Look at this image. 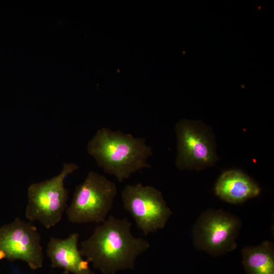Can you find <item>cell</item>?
Wrapping results in <instances>:
<instances>
[{"instance_id": "obj_10", "label": "cell", "mask_w": 274, "mask_h": 274, "mask_svg": "<svg viewBox=\"0 0 274 274\" xmlns=\"http://www.w3.org/2000/svg\"><path fill=\"white\" fill-rule=\"evenodd\" d=\"M215 194L232 204H240L259 195L261 188L250 177L239 170L223 173L215 186Z\"/></svg>"}, {"instance_id": "obj_12", "label": "cell", "mask_w": 274, "mask_h": 274, "mask_svg": "<svg viewBox=\"0 0 274 274\" xmlns=\"http://www.w3.org/2000/svg\"><path fill=\"white\" fill-rule=\"evenodd\" d=\"M61 274H70V273L66 272V271H64L62 273H61Z\"/></svg>"}, {"instance_id": "obj_2", "label": "cell", "mask_w": 274, "mask_h": 274, "mask_svg": "<svg viewBox=\"0 0 274 274\" xmlns=\"http://www.w3.org/2000/svg\"><path fill=\"white\" fill-rule=\"evenodd\" d=\"M87 151L98 166L119 182L144 168H150L148 161L153 155L145 138L105 127L88 141Z\"/></svg>"}, {"instance_id": "obj_8", "label": "cell", "mask_w": 274, "mask_h": 274, "mask_svg": "<svg viewBox=\"0 0 274 274\" xmlns=\"http://www.w3.org/2000/svg\"><path fill=\"white\" fill-rule=\"evenodd\" d=\"M21 260L36 270L44 262L41 235L32 224L16 218L0 227V260Z\"/></svg>"}, {"instance_id": "obj_4", "label": "cell", "mask_w": 274, "mask_h": 274, "mask_svg": "<svg viewBox=\"0 0 274 274\" xmlns=\"http://www.w3.org/2000/svg\"><path fill=\"white\" fill-rule=\"evenodd\" d=\"M117 194L115 183L92 170L76 187L66 209L68 221L75 224L103 222L112 209Z\"/></svg>"}, {"instance_id": "obj_11", "label": "cell", "mask_w": 274, "mask_h": 274, "mask_svg": "<svg viewBox=\"0 0 274 274\" xmlns=\"http://www.w3.org/2000/svg\"><path fill=\"white\" fill-rule=\"evenodd\" d=\"M242 262L246 274H274V245L265 241L257 246L242 250Z\"/></svg>"}, {"instance_id": "obj_5", "label": "cell", "mask_w": 274, "mask_h": 274, "mask_svg": "<svg viewBox=\"0 0 274 274\" xmlns=\"http://www.w3.org/2000/svg\"><path fill=\"white\" fill-rule=\"evenodd\" d=\"M242 226L241 219L222 209L202 212L192 229L196 249L217 257L234 250Z\"/></svg>"}, {"instance_id": "obj_7", "label": "cell", "mask_w": 274, "mask_h": 274, "mask_svg": "<svg viewBox=\"0 0 274 274\" xmlns=\"http://www.w3.org/2000/svg\"><path fill=\"white\" fill-rule=\"evenodd\" d=\"M121 198L124 210L145 235L163 228L173 214L162 192L151 185H127Z\"/></svg>"}, {"instance_id": "obj_3", "label": "cell", "mask_w": 274, "mask_h": 274, "mask_svg": "<svg viewBox=\"0 0 274 274\" xmlns=\"http://www.w3.org/2000/svg\"><path fill=\"white\" fill-rule=\"evenodd\" d=\"M78 168L76 163H64L58 175L30 184L27 189L26 218L39 221L46 229L58 224L67 207L68 191L65 187L64 180Z\"/></svg>"}, {"instance_id": "obj_6", "label": "cell", "mask_w": 274, "mask_h": 274, "mask_svg": "<svg viewBox=\"0 0 274 274\" xmlns=\"http://www.w3.org/2000/svg\"><path fill=\"white\" fill-rule=\"evenodd\" d=\"M177 156L175 164L181 170H199L218 160L212 130L200 121L181 120L176 125Z\"/></svg>"}, {"instance_id": "obj_9", "label": "cell", "mask_w": 274, "mask_h": 274, "mask_svg": "<svg viewBox=\"0 0 274 274\" xmlns=\"http://www.w3.org/2000/svg\"><path fill=\"white\" fill-rule=\"evenodd\" d=\"M79 238V234L76 232L65 238L51 237L46 253L52 267L73 274H95L78 248Z\"/></svg>"}, {"instance_id": "obj_1", "label": "cell", "mask_w": 274, "mask_h": 274, "mask_svg": "<svg viewBox=\"0 0 274 274\" xmlns=\"http://www.w3.org/2000/svg\"><path fill=\"white\" fill-rule=\"evenodd\" d=\"M131 226L126 218L110 216L81 242L82 256L103 274L133 269L137 258L150 248V244L133 236Z\"/></svg>"}]
</instances>
